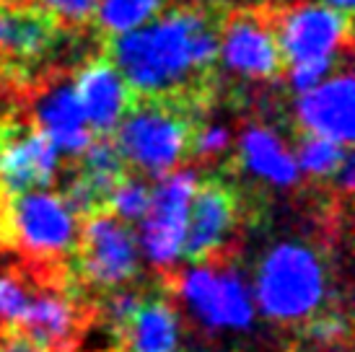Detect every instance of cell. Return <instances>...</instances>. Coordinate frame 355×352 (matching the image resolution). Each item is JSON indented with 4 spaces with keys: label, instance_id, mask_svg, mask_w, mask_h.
Instances as JSON below:
<instances>
[{
    "label": "cell",
    "instance_id": "10",
    "mask_svg": "<svg viewBox=\"0 0 355 352\" xmlns=\"http://www.w3.org/2000/svg\"><path fill=\"white\" fill-rule=\"evenodd\" d=\"M179 290L207 329H247L252 324V298L228 259L198 264V270L182 274Z\"/></svg>",
    "mask_w": 355,
    "mask_h": 352
},
{
    "label": "cell",
    "instance_id": "6",
    "mask_svg": "<svg viewBox=\"0 0 355 352\" xmlns=\"http://www.w3.org/2000/svg\"><path fill=\"white\" fill-rule=\"evenodd\" d=\"M73 272L78 285L94 290H114L138 277V236L130 223L112 213L83 220L73 252Z\"/></svg>",
    "mask_w": 355,
    "mask_h": 352
},
{
    "label": "cell",
    "instance_id": "4",
    "mask_svg": "<svg viewBox=\"0 0 355 352\" xmlns=\"http://www.w3.org/2000/svg\"><path fill=\"white\" fill-rule=\"evenodd\" d=\"M270 6V19L275 29L283 60L322 62V60L350 58L353 42V10H340L324 3H280Z\"/></svg>",
    "mask_w": 355,
    "mask_h": 352
},
{
    "label": "cell",
    "instance_id": "2",
    "mask_svg": "<svg viewBox=\"0 0 355 352\" xmlns=\"http://www.w3.org/2000/svg\"><path fill=\"white\" fill-rule=\"evenodd\" d=\"M207 104L187 96L132 94L130 107L112 132L128 171L143 179H164L189 164L192 137Z\"/></svg>",
    "mask_w": 355,
    "mask_h": 352
},
{
    "label": "cell",
    "instance_id": "16",
    "mask_svg": "<svg viewBox=\"0 0 355 352\" xmlns=\"http://www.w3.org/2000/svg\"><path fill=\"white\" fill-rule=\"evenodd\" d=\"M76 94L94 135H112L132 101V88L107 55L89 60L76 78Z\"/></svg>",
    "mask_w": 355,
    "mask_h": 352
},
{
    "label": "cell",
    "instance_id": "21",
    "mask_svg": "<svg viewBox=\"0 0 355 352\" xmlns=\"http://www.w3.org/2000/svg\"><path fill=\"white\" fill-rule=\"evenodd\" d=\"M40 285L42 283H31L26 270L24 272L21 270L0 272V332L16 326Z\"/></svg>",
    "mask_w": 355,
    "mask_h": 352
},
{
    "label": "cell",
    "instance_id": "1",
    "mask_svg": "<svg viewBox=\"0 0 355 352\" xmlns=\"http://www.w3.org/2000/svg\"><path fill=\"white\" fill-rule=\"evenodd\" d=\"M231 8L187 3L148 26L104 39V55L135 94L187 96L210 104L220 26Z\"/></svg>",
    "mask_w": 355,
    "mask_h": 352
},
{
    "label": "cell",
    "instance_id": "11",
    "mask_svg": "<svg viewBox=\"0 0 355 352\" xmlns=\"http://www.w3.org/2000/svg\"><path fill=\"white\" fill-rule=\"evenodd\" d=\"M58 174V148L37 125L0 122V189L8 197L44 189Z\"/></svg>",
    "mask_w": 355,
    "mask_h": 352
},
{
    "label": "cell",
    "instance_id": "14",
    "mask_svg": "<svg viewBox=\"0 0 355 352\" xmlns=\"http://www.w3.org/2000/svg\"><path fill=\"white\" fill-rule=\"evenodd\" d=\"M353 88L355 83L347 65L329 80L298 94L296 117L304 132L327 137L345 148L353 146Z\"/></svg>",
    "mask_w": 355,
    "mask_h": 352
},
{
    "label": "cell",
    "instance_id": "25",
    "mask_svg": "<svg viewBox=\"0 0 355 352\" xmlns=\"http://www.w3.org/2000/svg\"><path fill=\"white\" fill-rule=\"evenodd\" d=\"M0 352H50V350L42 347L40 342H34L31 337H26L19 329H6V332H0Z\"/></svg>",
    "mask_w": 355,
    "mask_h": 352
},
{
    "label": "cell",
    "instance_id": "17",
    "mask_svg": "<svg viewBox=\"0 0 355 352\" xmlns=\"http://www.w3.org/2000/svg\"><path fill=\"white\" fill-rule=\"evenodd\" d=\"M117 340V352H177L179 319L174 303L164 293H148Z\"/></svg>",
    "mask_w": 355,
    "mask_h": 352
},
{
    "label": "cell",
    "instance_id": "13",
    "mask_svg": "<svg viewBox=\"0 0 355 352\" xmlns=\"http://www.w3.org/2000/svg\"><path fill=\"white\" fill-rule=\"evenodd\" d=\"M65 37V24L40 3L0 0V65H37Z\"/></svg>",
    "mask_w": 355,
    "mask_h": 352
},
{
    "label": "cell",
    "instance_id": "26",
    "mask_svg": "<svg viewBox=\"0 0 355 352\" xmlns=\"http://www.w3.org/2000/svg\"><path fill=\"white\" fill-rule=\"evenodd\" d=\"M319 3L332 6V8H340V10H353V0H319Z\"/></svg>",
    "mask_w": 355,
    "mask_h": 352
},
{
    "label": "cell",
    "instance_id": "9",
    "mask_svg": "<svg viewBox=\"0 0 355 352\" xmlns=\"http://www.w3.org/2000/svg\"><path fill=\"white\" fill-rule=\"evenodd\" d=\"M195 184L198 174L187 166L166 174L161 184L150 192V205L146 215L140 218L138 244L158 272H168L182 256L189 200Z\"/></svg>",
    "mask_w": 355,
    "mask_h": 352
},
{
    "label": "cell",
    "instance_id": "23",
    "mask_svg": "<svg viewBox=\"0 0 355 352\" xmlns=\"http://www.w3.org/2000/svg\"><path fill=\"white\" fill-rule=\"evenodd\" d=\"M350 65V58L345 60H322V62H298L291 68L288 73V80H291V88L296 91V94H304L309 88L319 86L322 80L329 76V70L332 68H345Z\"/></svg>",
    "mask_w": 355,
    "mask_h": 352
},
{
    "label": "cell",
    "instance_id": "8",
    "mask_svg": "<svg viewBox=\"0 0 355 352\" xmlns=\"http://www.w3.org/2000/svg\"><path fill=\"white\" fill-rule=\"evenodd\" d=\"M218 58L231 73L249 80H275L283 76L286 60L277 44L270 6H239L231 8L220 26Z\"/></svg>",
    "mask_w": 355,
    "mask_h": 352
},
{
    "label": "cell",
    "instance_id": "3",
    "mask_svg": "<svg viewBox=\"0 0 355 352\" xmlns=\"http://www.w3.org/2000/svg\"><path fill=\"white\" fill-rule=\"evenodd\" d=\"M254 290L267 319L309 322L327 298V264L314 246L301 241L277 244L257 267Z\"/></svg>",
    "mask_w": 355,
    "mask_h": 352
},
{
    "label": "cell",
    "instance_id": "7",
    "mask_svg": "<svg viewBox=\"0 0 355 352\" xmlns=\"http://www.w3.org/2000/svg\"><path fill=\"white\" fill-rule=\"evenodd\" d=\"M241 197L226 174L198 179L187 213L182 256L192 264L218 262L231 254V238L239 231Z\"/></svg>",
    "mask_w": 355,
    "mask_h": 352
},
{
    "label": "cell",
    "instance_id": "12",
    "mask_svg": "<svg viewBox=\"0 0 355 352\" xmlns=\"http://www.w3.org/2000/svg\"><path fill=\"white\" fill-rule=\"evenodd\" d=\"M37 290L40 293L31 295L26 311L21 313L13 329L24 332L50 352H73L80 334L86 332L89 322L99 311L89 308L76 298V290H65L62 285H40Z\"/></svg>",
    "mask_w": 355,
    "mask_h": 352
},
{
    "label": "cell",
    "instance_id": "19",
    "mask_svg": "<svg viewBox=\"0 0 355 352\" xmlns=\"http://www.w3.org/2000/svg\"><path fill=\"white\" fill-rule=\"evenodd\" d=\"M166 0H99L91 19L101 31V37H117L138 26H146L164 10Z\"/></svg>",
    "mask_w": 355,
    "mask_h": 352
},
{
    "label": "cell",
    "instance_id": "20",
    "mask_svg": "<svg viewBox=\"0 0 355 352\" xmlns=\"http://www.w3.org/2000/svg\"><path fill=\"white\" fill-rule=\"evenodd\" d=\"M298 171H306L314 179H322V182H329L335 171L340 168L343 158L347 156L350 148L340 146V143H332L327 137L311 135V132H298Z\"/></svg>",
    "mask_w": 355,
    "mask_h": 352
},
{
    "label": "cell",
    "instance_id": "18",
    "mask_svg": "<svg viewBox=\"0 0 355 352\" xmlns=\"http://www.w3.org/2000/svg\"><path fill=\"white\" fill-rule=\"evenodd\" d=\"M239 156L254 176L275 186H296L301 182L296 158L288 153L283 140L262 125H249L239 137Z\"/></svg>",
    "mask_w": 355,
    "mask_h": 352
},
{
    "label": "cell",
    "instance_id": "5",
    "mask_svg": "<svg viewBox=\"0 0 355 352\" xmlns=\"http://www.w3.org/2000/svg\"><path fill=\"white\" fill-rule=\"evenodd\" d=\"M10 234L31 264L55 267L73 256L78 241V218L68 202L47 189H29L10 197Z\"/></svg>",
    "mask_w": 355,
    "mask_h": 352
},
{
    "label": "cell",
    "instance_id": "22",
    "mask_svg": "<svg viewBox=\"0 0 355 352\" xmlns=\"http://www.w3.org/2000/svg\"><path fill=\"white\" fill-rule=\"evenodd\" d=\"M150 192L153 189L148 186V179H143V176L130 171L117 184V189H114L112 202H109V213L117 215L119 220H125V223H135L148 210Z\"/></svg>",
    "mask_w": 355,
    "mask_h": 352
},
{
    "label": "cell",
    "instance_id": "24",
    "mask_svg": "<svg viewBox=\"0 0 355 352\" xmlns=\"http://www.w3.org/2000/svg\"><path fill=\"white\" fill-rule=\"evenodd\" d=\"M99 0H42L44 8H50L62 24H83L91 19Z\"/></svg>",
    "mask_w": 355,
    "mask_h": 352
},
{
    "label": "cell",
    "instance_id": "15",
    "mask_svg": "<svg viewBox=\"0 0 355 352\" xmlns=\"http://www.w3.org/2000/svg\"><path fill=\"white\" fill-rule=\"evenodd\" d=\"M34 114L40 122L37 127L47 132L58 153H65L68 158H78L96 137L86 127V114L76 94V80L70 78L44 83L34 96Z\"/></svg>",
    "mask_w": 355,
    "mask_h": 352
},
{
    "label": "cell",
    "instance_id": "27",
    "mask_svg": "<svg viewBox=\"0 0 355 352\" xmlns=\"http://www.w3.org/2000/svg\"><path fill=\"white\" fill-rule=\"evenodd\" d=\"M195 3H207V6H220V8H231V3H239V0H195Z\"/></svg>",
    "mask_w": 355,
    "mask_h": 352
}]
</instances>
